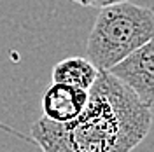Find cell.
Segmentation results:
<instances>
[{
  "instance_id": "cell-4",
  "label": "cell",
  "mask_w": 154,
  "mask_h": 152,
  "mask_svg": "<svg viewBox=\"0 0 154 152\" xmlns=\"http://www.w3.org/2000/svg\"><path fill=\"white\" fill-rule=\"evenodd\" d=\"M88 102V91L75 86L53 82L42 96L44 117L54 123H68L82 112Z\"/></svg>"
},
{
  "instance_id": "cell-1",
  "label": "cell",
  "mask_w": 154,
  "mask_h": 152,
  "mask_svg": "<svg viewBox=\"0 0 154 152\" xmlns=\"http://www.w3.org/2000/svg\"><path fill=\"white\" fill-rule=\"evenodd\" d=\"M151 126L152 108L107 70H100L82 112L68 123L40 117L32 126V138L42 152H131Z\"/></svg>"
},
{
  "instance_id": "cell-2",
  "label": "cell",
  "mask_w": 154,
  "mask_h": 152,
  "mask_svg": "<svg viewBox=\"0 0 154 152\" xmlns=\"http://www.w3.org/2000/svg\"><path fill=\"white\" fill-rule=\"evenodd\" d=\"M154 37V12L123 2L100 9L88 37L86 59L98 70H109Z\"/></svg>"
},
{
  "instance_id": "cell-5",
  "label": "cell",
  "mask_w": 154,
  "mask_h": 152,
  "mask_svg": "<svg viewBox=\"0 0 154 152\" xmlns=\"http://www.w3.org/2000/svg\"><path fill=\"white\" fill-rule=\"evenodd\" d=\"M98 68L84 56H70L61 59L53 67L51 81L60 84L75 86L81 89H89L98 75Z\"/></svg>"
},
{
  "instance_id": "cell-7",
  "label": "cell",
  "mask_w": 154,
  "mask_h": 152,
  "mask_svg": "<svg viewBox=\"0 0 154 152\" xmlns=\"http://www.w3.org/2000/svg\"><path fill=\"white\" fill-rule=\"evenodd\" d=\"M72 2H75L79 5H84V7H86V0H72Z\"/></svg>"
},
{
  "instance_id": "cell-6",
  "label": "cell",
  "mask_w": 154,
  "mask_h": 152,
  "mask_svg": "<svg viewBox=\"0 0 154 152\" xmlns=\"http://www.w3.org/2000/svg\"><path fill=\"white\" fill-rule=\"evenodd\" d=\"M128 0H86V7H96V9H103L109 5H117Z\"/></svg>"
},
{
  "instance_id": "cell-3",
  "label": "cell",
  "mask_w": 154,
  "mask_h": 152,
  "mask_svg": "<svg viewBox=\"0 0 154 152\" xmlns=\"http://www.w3.org/2000/svg\"><path fill=\"white\" fill-rule=\"evenodd\" d=\"M133 93L140 102L152 108L154 103V44L152 40L135 49L119 63L107 70Z\"/></svg>"
}]
</instances>
